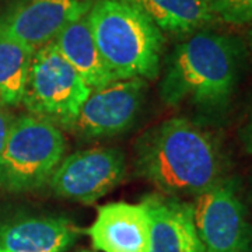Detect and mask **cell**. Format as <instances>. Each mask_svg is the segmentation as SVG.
<instances>
[{
	"instance_id": "ffe728a7",
	"label": "cell",
	"mask_w": 252,
	"mask_h": 252,
	"mask_svg": "<svg viewBox=\"0 0 252 252\" xmlns=\"http://www.w3.org/2000/svg\"><path fill=\"white\" fill-rule=\"evenodd\" d=\"M250 41H251V45H252V30H251V32H250Z\"/></svg>"
},
{
	"instance_id": "3957f363",
	"label": "cell",
	"mask_w": 252,
	"mask_h": 252,
	"mask_svg": "<svg viewBox=\"0 0 252 252\" xmlns=\"http://www.w3.org/2000/svg\"><path fill=\"white\" fill-rule=\"evenodd\" d=\"M99 52L115 80H154L160 73L164 34L122 0H97L87 11Z\"/></svg>"
},
{
	"instance_id": "ac0fdd59",
	"label": "cell",
	"mask_w": 252,
	"mask_h": 252,
	"mask_svg": "<svg viewBox=\"0 0 252 252\" xmlns=\"http://www.w3.org/2000/svg\"><path fill=\"white\" fill-rule=\"evenodd\" d=\"M243 139H244V144H245L247 152L252 156V114H251V117H250L248 124H247V126H245V129H244Z\"/></svg>"
},
{
	"instance_id": "6da1fadb",
	"label": "cell",
	"mask_w": 252,
	"mask_h": 252,
	"mask_svg": "<svg viewBox=\"0 0 252 252\" xmlns=\"http://www.w3.org/2000/svg\"><path fill=\"white\" fill-rule=\"evenodd\" d=\"M136 172L161 195L198 196L224 180L225 157L213 136L187 118H171L136 140Z\"/></svg>"
},
{
	"instance_id": "7c38bea8",
	"label": "cell",
	"mask_w": 252,
	"mask_h": 252,
	"mask_svg": "<svg viewBox=\"0 0 252 252\" xmlns=\"http://www.w3.org/2000/svg\"><path fill=\"white\" fill-rule=\"evenodd\" d=\"M152 220L150 252H207L190 202L161 193L143 199Z\"/></svg>"
},
{
	"instance_id": "8992f818",
	"label": "cell",
	"mask_w": 252,
	"mask_h": 252,
	"mask_svg": "<svg viewBox=\"0 0 252 252\" xmlns=\"http://www.w3.org/2000/svg\"><path fill=\"white\" fill-rule=\"evenodd\" d=\"M207 252H252V223L233 180H221L192 202Z\"/></svg>"
},
{
	"instance_id": "4fadbf2b",
	"label": "cell",
	"mask_w": 252,
	"mask_h": 252,
	"mask_svg": "<svg viewBox=\"0 0 252 252\" xmlns=\"http://www.w3.org/2000/svg\"><path fill=\"white\" fill-rule=\"evenodd\" d=\"M54 42L90 90L102 89L115 80L99 52L87 14L67 24Z\"/></svg>"
},
{
	"instance_id": "9a60e30c",
	"label": "cell",
	"mask_w": 252,
	"mask_h": 252,
	"mask_svg": "<svg viewBox=\"0 0 252 252\" xmlns=\"http://www.w3.org/2000/svg\"><path fill=\"white\" fill-rule=\"evenodd\" d=\"M35 49L0 32V104L17 107L23 102Z\"/></svg>"
},
{
	"instance_id": "277c9868",
	"label": "cell",
	"mask_w": 252,
	"mask_h": 252,
	"mask_svg": "<svg viewBox=\"0 0 252 252\" xmlns=\"http://www.w3.org/2000/svg\"><path fill=\"white\" fill-rule=\"evenodd\" d=\"M66 153L62 129L32 114L13 119L0 156V189L24 193L42 188Z\"/></svg>"
},
{
	"instance_id": "7a4b0ae2",
	"label": "cell",
	"mask_w": 252,
	"mask_h": 252,
	"mask_svg": "<svg viewBox=\"0 0 252 252\" xmlns=\"http://www.w3.org/2000/svg\"><path fill=\"white\" fill-rule=\"evenodd\" d=\"M245 45L237 36L198 31L174 48L160 94L167 105L188 104L209 117L228 109L241 77Z\"/></svg>"
},
{
	"instance_id": "30bf717a",
	"label": "cell",
	"mask_w": 252,
	"mask_h": 252,
	"mask_svg": "<svg viewBox=\"0 0 252 252\" xmlns=\"http://www.w3.org/2000/svg\"><path fill=\"white\" fill-rule=\"evenodd\" d=\"M87 233L95 251L150 252L152 220L143 202L101 206Z\"/></svg>"
},
{
	"instance_id": "9c48e42d",
	"label": "cell",
	"mask_w": 252,
	"mask_h": 252,
	"mask_svg": "<svg viewBox=\"0 0 252 252\" xmlns=\"http://www.w3.org/2000/svg\"><path fill=\"white\" fill-rule=\"evenodd\" d=\"M91 0H14L0 14V32L38 49L87 14Z\"/></svg>"
},
{
	"instance_id": "e0dca14e",
	"label": "cell",
	"mask_w": 252,
	"mask_h": 252,
	"mask_svg": "<svg viewBox=\"0 0 252 252\" xmlns=\"http://www.w3.org/2000/svg\"><path fill=\"white\" fill-rule=\"evenodd\" d=\"M14 118L10 115V112L6 109V107H3L0 104V156L4 150V146L7 142V137L10 133V127L13 124Z\"/></svg>"
},
{
	"instance_id": "8fae6325",
	"label": "cell",
	"mask_w": 252,
	"mask_h": 252,
	"mask_svg": "<svg viewBox=\"0 0 252 252\" xmlns=\"http://www.w3.org/2000/svg\"><path fill=\"white\" fill-rule=\"evenodd\" d=\"M69 219L16 215L0 219V252H64L79 238Z\"/></svg>"
},
{
	"instance_id": "d6986e66",
	"label": "cell",
	"mask_w": 252,
	"mask_h": 252,
	"mask_svg": "<svg viewBox=\"0 0 252 252\" xmlns=\"http://www.w3.org/2000/svg\"><path fill=\"white\" fill-rule=\"evenodd\" d=\"M79 252H97L95 250H81V251Z\"/></svg>"
},
{
	"instance_id": "52a82bcc",
	"label": "cell",
	"mask_w": 252,
	"mask_h": 252,
	"mask_svg": "<svg viewBox=\"0 0 252 252\" xmlns=\"http://www.w3.org/2000/svg\"><path fill=\"white\" fill-rule=\"evenodd\" d=\"M125 154L115 147H93L63 157L48 185L56 196L94 203L124 180Z\"/></svg>"
},
{
	"instance_id": "5bb4252c",
	"label": "cell",
	"mask_w": 252,
	"mask_h": 252,
	"mask_svg": "<svg viewBox=\"0 0 252 252\" xmlns=\"http://www.w3.org/2000/svg\"><path fill=\"white\" fill-rule=\"evenodd\" d=\"M150 18L161 32L188 36L202 31L217 18L205 0H122Z\"/></svg>"
},
{
	"instance_id": "ba28073f",
	"label": "cell",
	"mask_w": 252,
	"mask_h": 252,
	"mask_svg": "<svg viewBox=\"0 0 252 252\" xmlns=\"http://www.w3.org/2000/svg\"><path fill=\"white\" fill-rule=\"evenodd\" d=\"M146 89L147 81L127 79L91 90L69 129L83 139H107L125 132L142 109Z\"/></svg>"
},
{
	"instance_id": "5b68a950",
	"label": "cell",
	"mask_w": 252,
	"mask_h": 252,
	"mask_svg": "<svg viewBox=\"0 0 252 252\" xmlns=\"http://www.w3.org/2000/svg\"><path fill=\"white\" fill-rule=\"evenodd\" d=\"M90 93L52 41L34 54L21 104L28 114L69 129Z\"/></svg>"
},
{
	"instance_id": "2e32d148",
	"label": "cell",
	"mask_w": 252,
	"mask_h": 252,
	"mask_svg": "<svg viewBox=\"0 0 252 252\" xmlns=\"http://www.w3.org/2000/svg\"><path fill=\"white\" fill-rule=\"evenodd\" d=\"M213 16L227 24L252 23V0H205Z\"/></svg>"
}]
</instances>
